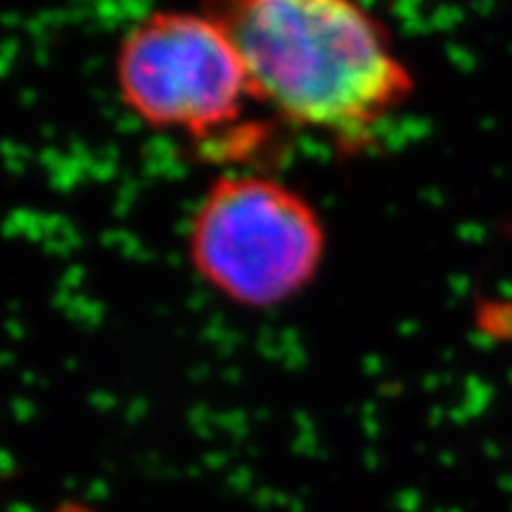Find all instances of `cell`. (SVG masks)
Masks as SVG:
<instances>
[{"instance_id": "1", "label": "cell", "mask_w": 512, "mask_h": 512, "mask_svg": "<svg viewBox=\"0 0 512 512\" xmlns=\"http://www.w3.org/2000/svg\"><path fill=\"white\" fill-rule=\"evenodd\" d=\"M211 8L238 41L261 110L344 150L366 145L415 93L392 31L363 5L238 0Z\"/></svg>"}, {"instance_id": "2", "label": "cell", "mask_w": 512, "mask_h": 512, "mask_svg": "<svg viewBox=\"0 0 512 512\" xmlns=\"http://www.w3.org/2000/svg\"><path fill=\"white\" fill-rule=\"evenodd\" d=\"M328 226L316 204L283 178L223 171L204 188L185 228L195 278L242 311H275L318 283Z\"/></svg>"}, {"instance_id": "3", "label": "cell", "mask_w": 512, "mask_h": 512, "mask_svg": "<svg viewBox=\"0 0 512 512\" xmlns=\"http://www.w3.org/2000/svg\"><path fill=\"white\" fill-rule=\"evenodd\" d=\"M114 86L126 112L150 131L235 152L254 147L261 110L245 57L214 8L157 10L124 31Z\"/></svg>"}]
</instances>
